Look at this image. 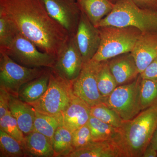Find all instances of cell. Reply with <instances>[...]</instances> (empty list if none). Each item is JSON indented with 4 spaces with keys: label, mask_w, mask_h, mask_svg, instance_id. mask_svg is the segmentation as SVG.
<instances>
[{
    "label": "cell",
    "mask_w": 157,
    "mask_h": 157,
    "mask_svg": "<svg viewBox=\"0 0 157 157\" xmlns=\"http://www.w3.org/2000/svg\"><path fill=\"white\" fill-rule=\"evenodd\" d=\"M83 63L75 36H70L56 56L52 69L62 78L72 83L79 75Z\"/></svg>",
    "instance_id": "cell-10"
},
{
    "label": "cell",
    "mask_w": 157,
    "mask_h": 157,
    "mask_svg": "<svg viewBox=\"0 0 157 157\" xmlns=\"http://www.w3.org/2000/svg\"><path fill=\"white\" fill-rule=\"evenodd\" d=\"M0 130L11 135L22 144L25 135L20 129L17 121L10 111L3 117L0 118Z\"/></svg>",
    "instance_id": "cell-28"
},
{
    "label": "cell",
    "mask_w": 157,
    "mask_h": 157,
    "mask_svg": "<svg viewBox=\"0 0 157 157\" xmlns=\"http://www.w3.org/2000/svg\"><path fill=\"white\" fill-rule=\"evenodd\" d=\"M91 132L93 141L113 140L118 136V128L90 116L88 122Z\"/></svg>",
    "instance_id": "cell-22"
},
{
    "label": "cell",
    "mask_w": 157,
    "mask_h": 157,
    "mask_svg": "<svg viewBox=\"0 0 157 157\" xmlns=\"http://www.w3.org/2000/svg\"><path fill=\"white\" fill-rule=\"evenodd\" d=\"M22 146L25 157H54L51 140L39 132L33 131L25 135Z\"/></svg>",
    "instance_id": "cell-18"
},
{
    "label": "cell",
    "mask_w": 157,
    "mask_h": 157,
    "mask_svg": "<svg viewBox=\"0 0 157 157\" xmlns=\"http://www.w3.org/2000/svg\"><path fill=\"white\" fill-rule=\"evenodd\" d=\"M49 15L70 36H75L81 11L76 0H42Z\"/></svg>",
    "instance_id": "cell-11"
},
{
    "label": "cell",
    "mask_w": 157,
    "mask_h": 157,
    "mask_svg": "<svg viewBox=\"0 0 157 157\" xmlns=\"http://www.w3.org/2000/svg\"><path fill=\"white\" fill-rule=\"evenodd\" d=\"M140 76L142 78L157 80V57L140 73Z\"/></svg>",
    "instance_id": "cell-32"
},
{
    "label": "cell",
    "mask_w": 157,
    "mask_h": 157,
    "mask_svg": "<svg viewBox=\"0 0 157 157\" xmlns=\"http://www.w3.org/2000/svg\"><path fill=\"white\" fill-rule=\"evenodd\" d=\"M9 110L25 135L34 131L36 110L32 105L11 94Z\"/></svg>",
    "instance_id": "cell-17"
},
{
    "label": "cell",
    "mask_w": 157,
    "mask_h": 157,
    "mask_svg": "<svg viewBox=\"0 0 157 157\" xmlns=\"http://www.w3.org/2000/svg\"><path fill=\"white\" fill-rule=\"evenodd\" d=\"M101 41L92 60L105 61L122 54L131 52L142 33L134 27L105 26L98 27Z\"/></svg>",
    "instance_id": "cell-4"
},
{
    "label": "cell",
    "mask_w": 157,
    "mask_h": 157,
    "mask_svg": "<svg viewBox=\"0 0 157 157\" xmlns=\"http://www.w3.org/2000/svg\"><path fill=\"white\" fill-rule=\"evenodd\" d=\"M67 157H124L116 141H92L87 145L71 152Z\"/></svg>",
    "instance_id": "cell-16"
},
{
    "label": "cell",
    "mask_w": 157,
    "mask_h": 157,
    "mask_svg": "<svg viewBox=\"0 0 157 157\" xmlns=\"http://www.w3.org/2000/svg\"><path fill=\"white\" fill-rule=\"evenodd\" d=\"M135 5L142 9L157 12V0H132Z\"/></svg>",
    "instance_id": "cell-33"
},
{
    "label": "cell",
    "mask_w": 157,
    "mask_h": 157,
    "mask_svg": "<svg viewBox=\"0 0 157 157\" xmlns=\"http://www.w3.org/2000/svg\"><path fill=\"white\" fill-rule=\"evenodd\" d=\"M105 26L134 27L142 33H155L157 12L141 9L132 0H117L112 11L101 21L98 27Z\"/></svg>",
    "instance_id": "cell-3"
},
{
    "label": "cell",
    "mask_w": 157,
    "mask_h": 157,
    "mask_svg": "<svg viewBox=\"0 0 157 157\" xmlns=\"http://www.w3.org/2000/svg\"><path fill=\"white\" fill-rule=\"evenodd\" d=\"M17 29L6 14L0 11V48L11 40Z\"/></svg>",
    "instance_id": "cell-29"
},
{
    "label": "cell",
    "mask_w": 157,
    "mask_h": 157,
    "mask_svg": "<svg viewBox=\"0 0 157 157\" xmlns=\"http://www.w3.org/2000/svg\"><path fill=\"white\" fill-rule=\"evenodd\" d=\"M98 89L104 98L108 97L118 85L109 69L108 60L101 62L97 76Z\"/></svg>",
    "instance_id": "cell-24"
},
{
    "label": "cell",
    "mask_w": 157,
    "mask_h": 157,
    "mask_svg": "<svg viewBox=\"0 0 157 157\" xmlns=\"http://www.w3.org/2000/svg\"><path fill=\"white\" fill-rule=\"evenodd\" d=\"M54 157H67L74 151L72 145V132L64 126H60L52 140Z\"/></svg>",
    "instance_id": "cell-21"
},
{
    "label": "cell",
    "mask_w": 157,
    "mask_h": 157,
    "mask_svg": "<svg viewBox=\"0 0 157 157\" xmlns=\"http://www.w3.org/2000/svg\"><path fill=\"white\" fill-rule=\"evenodd\" d=\"M49 68L25 67L0 51V87L17 97L18 91L22 85L42 76Z\"/></svg>",
    "instance_id": "cell-8"
},
{
    "label": "cell",
    "mask_w": 157,
    "mask_h": 157,
    "mask_svg": "<svg viewBox=\"0 0 157 157\" xmlns=\"http://www.w3.org/2000/svg\"><path fill=\"white\" fill-rule=\"evenodd\" d=\"M0 157H25L22 144L0 130Z\"/></svg>",
    "instance_id": "cell-25"
},
{
    "label": "cell",
    "mask_w": 157,
    "mask_h": 157,
    "mask_svg": "<svg viewBox=\"0 0 157 157\" xmlns=\"http://www.w3.org/2000/svg\"><path fill=\"white\" fill-rule=\"evenodd\" d=\"M108 62L118 86L132 82L140 74L131 52L120 55L108 60Z\"/></svg>",
    "instance_id": "cell-13"
},
{
    "label": "cell",
    "mask_w": 157,
    "mask_h": 157,
    "mask_svg": "<svg viewBox=\"0 0 157 157\" xmlns=\"http://www.w3.org/2000/svg\"><path fill=\"white\" fill-rule=\"evenodd\" d=\"M140 75L134 81L118 86L104 102L108 107L115 111L124 121L131 120L141 111L140 103Z\"/></svg>",
    "instance_id": "cell-7"
},
{
    "label": "cell",
    "mask_w": 157,
    "mask_h": 157,
    "mask_svg": "<svg viewBox=\"0 0 157 157\" xmlns=\"http://www.w3.org/2000/svg\"><path fill=\"white\" fill-rule=\"evenodd\" d=\"M142 157H157V151L150 143L144 152Z\"/></svg>",
    "instance_id": "cell-34"
},
{
    "label": "cell",
    "mask_w": 157,
    "mask_h": 157,
    "mask_svg": "<svg viewBox=\"0 0 157 157\" xmlns=\"http://www.w3.org/2000/svg\"><path fill=\"white\" fill-rule=\"evenodd\" d=\"M93 141L88 123L72 132V145L74 151L86 146Z\"/></svg>",
    "instance_id": "cell-30"
},
{
    "label": "cell",
    "mask_w": 157,
    "mask_h": 157,
    "mask_svg": "<svg viewBox=\"0 0 157 157\" xmlns=\"http://www.w3.org/2000/svg\"><path fill=\"white\" fill-rule=\"evenodd\" d=\"M76 1L81 11L97 27L101 21L112 11L114 6L110 0Z\"/></svg>",
    "instance_id": "cell-19"
},
{
    "label": "cell",
    "mask_w": 157,
    "mask_h": 157,
    "mask_svg": "<svg viewBox=\"0 0 157 157\" xmlns=\"http://www.w3.org/2000/svg\"><path fill=\"white\" fill-rule=\"evenodd\" d=\"M151 144L153 147L157 151V128L152 138Z\"/></svg>",
    "instance_id": "cell-35"
},
{
    "label": "cell",
    "mask_w": 157,
    "mask_h": 157,
    "mask_svg": "<svg viewBox=\"0 0 157 157\" xmlns=\"http://www.w3.org/2000/svg\"><path fill=\"white\" fill-rule=\"evenodd\" d=\"M72 84L51 69L46 91L39 100L30 104L38 112L60 117L74 96Z\"/></svg>",
    "instance_id": "cell-5"
},
{
    "label": "cell",
    "mask_w": 157,
    "mask_h": 157,
    "mask_svg": "<svg viewBox=\"0 0 157 157\" xmlns=\"http://www.w3.org/2000/svg\"><path fill=\"white\" fill-rule=\"evenodd\" d=\"M101 63L92 59L84 63L79 75L72 82L74 94L90 107L104 102V98L99 91L97 82Z\"/></svg>",
    "instance_id": "cell-9"
},
{
    "label": "cell",
    "mask_w": 157,
    "mask_h": 157,
    "mask_svg": "<svg viewBox=\"0 0 157 157\" xmlns=\"http://www.w3.org/2000/svg\"><path fill=\"white\" fill-rule=\"evenodd\" d=\"M0 11L39 50L56 57L70 36L49 15L42 0H0Z\"/></svg>",
    "instance_id": "cell-1"
},
{
    "label": "cell",
    "mask_w": 157,
    "mask_h": 157,
    "mask_svg": "<svg viewBox=\"0 0 157 157\" xmlns=\"http://www.w3.org/2000/svg\"><path fill=\"white\" fill-rule=\"evenodd\" d=\"M140 98L142 111L157 103V80L142 78Z\"/></svg>",
    "instance_id": "cell-27"
},
{
    "label": "cell",
    "mask_w": 157,
    "mask_h": 157,
    "mask_svg": "<svg viewBox=\"0 0 157 157\" xmlns=\"http://www.w3.org/2000/svg\"><path fill=\"white\" fill-rule=\"evenodd\" d=\"M51 68L42 76L24 84L18 91L17 98L30 104L39 100L48 88Z\"/></svg>",
    "instance_id": "cell-20"
},
{
    "label": "cell",
    "mask_w": 157,
    "mask_h": 157,
    "mask_svg": "<svg viewBox=\"0 0 157 157\" xmlns=\"http://www.w3.org/2000/svg\"><path fill=\"white\" fill-rule=\"evenodd\" d=\"M61 125L60 118L43 114L36 110L34 131L47 136L52 142L56 131Z\"/></svg>",
    "instance_id": "cell-23"
},
{
    "label": "cell",
    "mask_w": 157,
    "mask_h": 157,
    "mask_svg": "<svg viewBox=\"0 0 157 157\" xmlns=\"http://www.w3.org/2000/svg\"><path fill=\"white\" fill-rule=\"evenodd\" d=\"M113 3V4H115L117 2V0H110Z\"/></svg>",
    "instance_id": "cell-36"
},
{
    "label": "cell",
    "mask_w": 157,
    "mask_h": 157,
    "mask_svg": "<svg viewBox=\"0 0 157 157\" xmlns=\"http://www.w3.org/2000/svg\"><path fill=\"white\" fill-rule=\"evenodd\" d=\"M0 51L6 53L17 63L29 68L52 69L56 57L42 52L30 40L17 29L14 36Z\"/></svg>",
    "instance_id": "cell-6"
},
{
    "label": "cell",
    "mask_w": 157,
    "mask_h": 157,
    "mask_svg": "<svg viewBox=\"0 0 157 157\" xmlns=\"http://www.w3.org/2000/svg\"><path fill=\"white\" fill-rule=\"evenodd\" d=\"M75 37L83 63L92 59L100 46L101 34L99 28L90 22L82 11Z\"/></svg>",
    "instance_id": "cell-12"
},
{
    "label": "cell",
    "mask_w": 157,
    "mask_h": 157,
    "mask_svg": "<svg viewBox=\"0 0 157 157\" xmlns=\"http://www.w3.org/2000/svg\"><path fill=\"white\" fill-rule=\"evenodd\" d=\"M157 128V103L142 110L118 128L116 142L124 157H141Z\"/></svg>",
    "instance_id": "cell-2"
},
{
    "label": "cell",
    "mask_w": 157,
    "mask_h": 157,
    "mask_svg": "<svg viewBox=\"0 0 157 157\" xmlns=\"http://www.w3.org/2000/svg\"><path fill=\"white\" fill-rule=\"evenodd\" d=\"M11 94L6 90L0 87V118L6 115L9 110Z\"/></svg>",
    "instance_id": "cell-31"
},
{
    "label": "cell",
    "mask_w": 157,
    "mask_h": 157,
    "mask_svg": "<svg viewBox=\"0 0 157 157\" xmlns=\"http://www.w3.org/2000/svg\"><path fill=\"white\" fill-rule=\"evenodd\" d=\"M131 53L140 74L157 57V33H142Z\"/></svg>",
    "instance_id": "cell-15"
},
{
    "label": "cell",
    "mask_w": 157,
    "mask_h": 157,
    "mask_svg": "<svg viewBox=\"0 0 157 157\" xmlns=\"http://www.w3.org/2000/svg\"><path fill=\"white\" fill-rule=\"evenodd\" d=\"M90 107L74 95L69 106L60 117L62 125L73 132L87 124L91 116Z\"/></svg>",
    "instance_id": "cell-14"
},
{
    "label": "cell",
    "mask_w": 157,
    "mask_h": 157,
    "mask_svg": "<svg viewBox=\"0 0 157 157\" xmlns=\"http://www.w3.org/2000/svg\"><path fill=\"white\" fill-rule=\"evenodd\" d=\"M90 115L117 128H120L124 122L114 110L104 103L91 107Z\"/></svg>",
    "instance_id": "cell-26"
}]
</instances>
